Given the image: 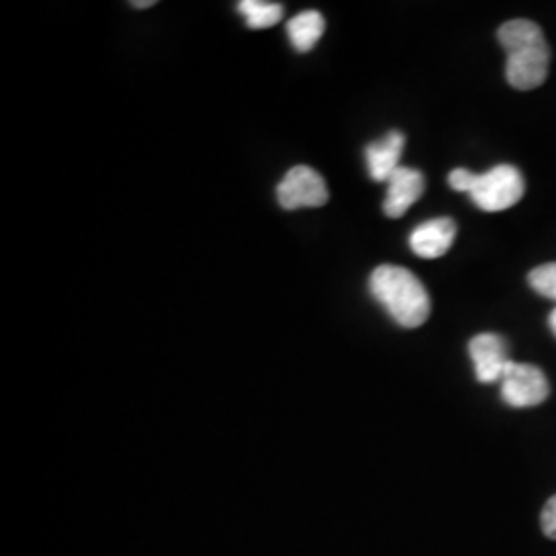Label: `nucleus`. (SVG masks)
Wrapping results in <instances>:
<instances>
[{
  "label": "nucleus",
  "mask_w": 556,
  "mask_h": 556,
  "mask_svg": "<svg viewBox=\"0 0 556 556\" xmlns=\"http://www.w3.org/2000/svg\"><path fill=\"white\" fill-rule=\"evenodd\" d=\"M278 204L285 211L316 208L328 202V186L316 169L298 165L285 174L277 186Z\"/></svg>",
  "instance_id": "nucleus-4"
},
{
  "label": "nucleus",
  "mask_w": 556,
  "mask_h": 556,
  "mask_svg": "<svg viewBox=\"0 0 556 556\" xmlns=\"http://www.w3.org/2000/svg\"><path fill=\"white\" fill-rule=\"evenodd\" d=\"M472 178H475V174L472 172H468V169H454L452 174H450V186L456 190V192H470V186H472Z\"/></svg>",
  "instance_id": "nucleus-14"
},
{
  "label": "nucleus",
  "mask_w": 556,
  "mask_h": 556,
  "mask_svg": "<svg viewBox=\"0 0 556 556\" xmlns=\"http://www.w3.org/2000/svg\"><path fill=\"white\" fill-rule=\"evenodd\" d=\"M501 396L514 408H530L551 396V383L542 369L514 361L501 379Z\"/></svg>",
  "instance_id": "nucleus-5"
},
{
  "label": "nucleus",
  "mask_w": 556,
  "mask_h": 556,
  "mask_svg": "<svg viewBox=\"0 0 556 556\" xmlns=\"http://www.w3.org/2000/svg\"><path fill=\"white\" fill-rule=\"evenodd\" d=\"M238 11L245 17L248 27H252V29L273 27L285 15L282 4L270 2V0H241L238 4Z\"/></svg>",
  "instance_id": "nucleus-11"
},
{
  "label": "nucleus",
  "mask_w": 556,
  "mask_h": 556,
  "mask_svg": "<svg viewBox=\"0 0 556 556\" xmlns=\"http://www.w3.org/2000/svg\"><path fill=\"white\" fill-rule=\"evenodd\" d=\"M470 357L475 363V371L480 383H495L507 374L514 363L507 355V344L497 334H478L468 344Z\"/></svg>",
  "instance_id": "nucleus-6"
},
{
  "label": "nucleus",
  "mask_w": 556,
  "mask_h": 556,
  "mask_svg": "<svg viewBox=\"0 0 556 556\" xmlns=\"http://www.w3.org/2000/svg\"><path fill=\"white\" fill-rule=\"evenodd\" d=\"M369 291L402 328H418L431 314L429 293L408 268L379 266L369 278Z\"/></svg>",
  "instance_id": "nucleus-2"
},
{
  "label": "nucleus",
  "mask_w": 556,
  "mask_h": 556,
  "mask_svg": "<svg viewBox=\"0 0 556 556\" xmlns=\"http://www.w3.org/2000/svg\"><path fill=\"white\" fill-rule=\"evenodd\" d=\"M528 282L542 298L556 301V262L534 268L528 277Z\"/></svg>",
  "instance_id": "nucleus-12"
},
{
  "label": "nucleus",
  "mask_w": 556,
  "mask_h": 556,
  "mask_svg": "<svg viewBox=\"0 0 556 556\" xmlns=\"http://www.w3.org/2000/svg\"><path fill=\"white\" fill-rule=\"evenodd\" d=\"M540 523H542V532L546 534V538L556 540V495L546 501L542 516H540Z\"/></svg>",
  "instance_id": "nucleus-13"
},
{
  "label": "nucleus",
  "mask_w": 556,
  "mask_h": 556,
  "mask_svg": "<svg viewBox=\"0 0 556 556\" xmlns=\"http://www.w3.org/2000/svg\"><path fill=\"white\" fill-rule=\"evenodd\" d=\"M425 194V178L413 167H397L388 179V192L383 202V213L390 219H400L408 213V208Z\"/></svg>",
  "instance_id": "nucleus-7"
},
{
  "label": "nucleus",
  "mask_w": 556,
  "mask_h": 556,
  "mask_svg": "<svg viewBox=\"0 0 556 556\" xmlns=\"http://www.w3.org/2000/svg\"><path fill=\"white\" fill-rule=\"evenodd\" d=\"M498 41L507 52L505 75L511 87L530 91L548 77L551 48L534 21L514 20L498 27Z\"/></svg>",
  "instance_id": "nucleus-1"
},
{
  "label": "nucleus",
  "mask_w": 556,
  "mask_h": 556,
  "mask_svg": "<svg viewBox=\"0 0 556 556\" xmlns=\"http://www.w3.org/2000/svg\"><path fill=\"white\" fill-rule=\"evenodd\" d=\"M468 194L480 211L498 213L516 206L523 199L526 181L517 167L505 163L489 169L486 174H475Z\"/></svg>",
  "instance_id": "nucleus-3"
},
{
  "label": "nucleus",
  "mask_w": 556,
  "mask_h": 556,
  "mask_svg": "<svg viewBox=\"0 0 556 556\" xmlns=\"http://www.w3.org/2000/svg\"><path fill=\"white\" fill-rule=\"evenodd\" d=\"M326 31V21L318 11H303L287 23V36L298 52H309Z\"/></svg>",
  "instance_id": "nucleus-10"
},
{
  "label": "nucleus",
  "mask_w": 556,
  "mask_h": 556,
  "mask_svg": "<svg viewBox=\"0 0 556 556\" xmlns=\"http://www.w3.org/2000/svg\"><path fill=\"white\" fill-rule=\"evenodd\" d=\"M406 147V139L400 130L388 132L383 139L378 142H371L365 147V163L369 169V176L376 181H386L392 178L400 165L402 151Z\"/></svg>",
  "instance_id": "nucleus-9"
},
{
  "label": "nucleus",
  "mask_w": 556,
  "mask_h": 556,
  "mask_svg": "<svg viewBox=\"0 0 556 556\" xmlns=\"http://www.w3.org/2000/svg\"><path fill=\"white\" fill-rule=\"evenodd\" d=\"M155 4V0H139V2H132V7H137V9H147V7H153Z\"/></svg>",
  "instance_id": "nucleus-15"
},
{
  "label": "nucleus",
  "mask_w": 556,
  "mask_h": 556,
  "mask_svg": "<svg viewBox=\"0 0 556 556\" xmlns=\"http://www.w3.org/2000/svg\"><path fill=\"white\" fill-rule=\"evenodd\" d=\"M456 220L441 217V219L427 220L418 225L410 233V250L420 258H441L456 239Z\"/></svg>",
  "instance_id": "nucleus-8"
},
{
  "label": "nucleus",
  "mask_w": 556,
  "mask_h": 556,
  "mask_svg": "<svg viewBox=\"0 0 556 556\" xmlns=\"http://www.w3.org/2000/svg\"><path fill=\"white\" fill-rule=\"evenodd\" d=\"M548 324H551V330L555 332L556 337V309H553V314H551V318H548Z\"/></svg>",
  "instance_id": "nucleus-16"
}]
</instances>
